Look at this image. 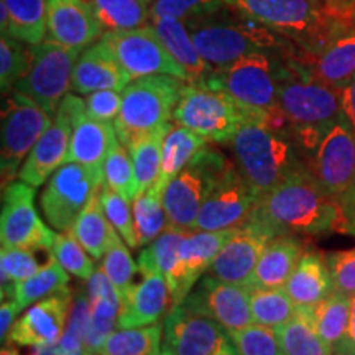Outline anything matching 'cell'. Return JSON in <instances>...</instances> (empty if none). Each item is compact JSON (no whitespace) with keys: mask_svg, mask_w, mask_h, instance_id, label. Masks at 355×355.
Returning a JSON list of instances; mask_svg holds the SVG:
<instances>
[{"mask_svg":"<svg viewBox=\"0 0 355 355\" xmlns=\"http://www.w3.org/2000/svg\"><path fill=\"white\" fill-rule=\"evenodd\" d=\"M243 227L268 239L345 234V219L339 199L329 196L306 170L261 194Z\"/></svg>","mask_w":355,"mask_h":355,"instance_id":"cell-1","label":"cell"},{"mask_svg":"<svg viewBox=\"0 0 355 355\" xmlns=\"http://www.w3.org/2000/svg\"><path fill=\"white\" fill-rule=\"evenodd\" d=\"M201 56L214 71L259 51H285L282 35L225 3L220 10L184 21Z\"/></svg>","mask_w":355,"mask_h":355,"instance_id":"cell-2","label":"cell"},{"mask_svg":"<svg viewBox=\"0 0 355 355\" xmlns=\"http://www.w3.org/2000/svg\"><path fill=\"white\" fill-rule=\"evenodd\" d=\"M230 145L239 171L260 196L308 170L291 135V127L277 130L260 122L245 121Z\"/></svg>","mask_w":355,"mask_h":355,"instance_id":"cell-3","label":"cell"},{"mask_svg":"<svg viewBox=\"0 0 355 355\" xmlns=\"http://www.w3.org/2000/svg\"><path fill=\"white\" fill-rule=\"evenodd\" d=\"M272 32L291 40L303 51H316L352 28L322 0H224Z\"/></svg>","mask_w":355,"mask_h":355,"instance_id":"cell-4","label":"cell"},{"mask_svg":"<svg viewBox=\"0 0 355 355\" xmlns=\"http://www.w3.org/2000/svg\"><path fill=\"white\" fill-rule=\"evenodd\" d=\"M186 83L176 76L155 74L133 79L123 89L122 107L114 127L125 148L173 121V112Z\"/></svg>","mask_w":355,"mask_h":355,"instance_id":"cell-5","label":"cell"},{"mask_svg":"<svg viewBox=\"0 0 355 355\" xmlns=\"http://www.w3.org/2000/svg\"><path fill=\"white\" fill-rule=\"evenodd\" d=\"M288 50L252 53L227 68L212 71L206 83L224 89L243 109H278V84Z\"/></svg>","mask_w":355,"mask_h":355,"instance_id":"cell-6","label":"cell"},{"mask_svg":"<svg viewBox=\"0 0 355 355\" xmlns=\"http://www.w3.org/2000/svg\"><path fill=\"white\" fill-rule=\"evenodd\" d=\"M243 121L242 107L224 89L188 83L181 92L173 122L214 144H230Z\"/></svg>","mask_w":355,"mask_h":355,"instance_id":"cell-7","label":"cell"},{"mask_svg":"<svg viewBox=\"0 0 355 355\" xmlns=\"http://www.w3.org/2000/svg\"><path fill=\"white\" fill-rule=\"evenodd\" d=\"M278 105L291 127L331 125L343 117V89L309 78L286 56L278 84Z\"/></svg>","mask_w":355,"mask_h":355,"instance_id":"cell-8","label":"cell"},{"mask_svg":"<svg viewBox=\"0 0 355 355\" xmlns=\"http://www.w3.org/2000/svg\"><path fill=\"white\" fill-rule=\"evenodd\" d=\"M227 165L229 159L209 145L191 159L180 175L173 178L163 193L168 224L194 230L202 204Z\"/></svg>","mask_w":355,"mask_h":355,"instance_id":"cell-9","label":"cell"},{"mask_svg":"<svg viewBox=\"0 0 355 355\" xmlns=\"http://www.w3.org/2000/svg\"><path fill=\"white\" fill-rule=\"evenodd\" d=\"M51 114L19 91L3 94L0 173L2 188L19 176L20 168L37 141L51 125Z\"/></svg>","mask_w":355,"mask_h":355,"instance_id":"cell-10","label":"cell"},{"mask_svg":"<svg viewBox=\"0 0 355 355\" xmlns=\"http://www.w3.org/2000/svg\"><path fill=\"white\" fill-rule=\"evenodd\" d=\"M32 51L33 58L28 73L13 89L28 96L53 115L73 86L74 66L81 51L71 50L51 40L33 44Z\"/></svg>","mask_w":355,"mask_h":355,"instance_id":"cell-11","label":"cell"},{"mask_svg":"<svg viewBox=\"0 0 355 355\" xmlns=\"http://www.w3.org/2000/svg\"><path fill=\"white\" fill-rule=\"evenodd\" d=\"M104 184V170L79 163H64L53 173L40 198L48 224L58 232H68L87 206L94 191Z\"/></svg>","mask_w":355,"mask_h":355,"instance_id":"cell-12","label":"cell"},{"mask_svg":"<svg viewBox=\"0 0 355 355\" xmlns=\"http://www.w3.org/2000/svg\"><path fill=\"white\" fill-rule=\"evenodd\" d=\"M56 232L42 220L35 209V186L12 181L2 188L0 242L7 248L50 250Z\"/></svg>","mask_w":355,"mask_h":355,"instance_id":"cell-13","label":"cell"},{"mask_svg":"<svg viewBox=\"0 0 355 355\" xmlns=\"http://www.w3.org/2000/svg\"><path fill=\"white\" fill-rule=\"evenodd\" d=\"M163 349L173 355H237L232 336L214 319L171 306L163 321ZM241 355V354H239Z\"/></svg>","mask_w":355,"mask_h":355,"instance_id":"cell-14","label":"cell"},{"mask_svg":"<svg viewBox=\"0 0 355 355\" xmlns=\"http://www.w3.org/2000/svg\"><path fill=\"white\" fill-rule=\"evenodd\" d=\"M102 40L109 44L132 81L155 74H168L188 81L186 71L170 55L152 25L122 32H105Z\"/></svg>","mask_w":355,"mask_h":355,"instance_id":"cell-15","label":"cell"},{"mask_svg":"<svg viewBox=\"0 0 355 355\" xmlns=\"http://www.w3.org/2000/svg\"><path fill=\"white\" fill-rule=\"evenodd\" d=\"M260 194L239 171L235 162H229L214 189L202 204L194 230L241 229L250 219Z\"/></svg>","mask_w":355,"mask_h":355,"instance_id":"cell-16","label":"cell"},{"mask_svg":"<svg viewBox=\"0 0 355 355\" xmlns=\"http://www.w3.org/2000/svg\"><path fill=\"white\" fill-rule=\"evenodd\" d=\"M183 306L214 319L229 332L245 329L255 322L250 308V288L225 283L211 273L199 278Z\"/></svg>","mask_w":355,"mask_h":355,"instance_id":"cell-17","label":"cell"},{"mask_svg":"<svg viewBox=\"0 0 355 355\" xmlns=\"http://www.w3.org/2000/svg\"><path fill=\"white\" fill-rule=\"evenodd\" d=\"M306 168L329 196L339 198L349 189L355 171V133L344 115L326 132Z\"/></svg>","mask_w":355,"mask_h":355,"instance_id":"cell-18","label":"cell"},{"mask_svg":"<svg viewBox=\"0 0 355 355\" xmlns=\"http://www.w3.org/2000/svg\"><path fill=\"white\" fill-rule=\"evenodd\" d=\"M309 78L336 89H344L355 78V28H347L316 51L300 48L286 53Z\"/></svg>","mask_w":355,"mask_h":355,"instance_id":"cell-19","label":"cell"},{"mask_svg":"<svg viewBox=\"0 0 355 355\" xmlns=\"http://www.w3.org/2000/svg\"><path fill=\"white\" fill-rule=\"evenodd\" d=\"M73 291H63L35 303L13 324L8 343L24 347H46L61 339L68 326Z\"/></svg>","mask_w":355,"mask_h":355,"instance_id":"cell-20","label":"cell"},{"mask_svg":"<svg viewBox=\"0 0 355 355\" xmlns=\"http://www.w3.org/2000/svg\"><path fill=\"white\" fill-rule=\"evenodd\" d=\"M237 229L227 230H191L180 247V265L175 283L170 288L171 306H181L204 272L209 270L225 242Z\"/></svg>","mask_w":355,"mask_h":355,"instance_id":"cell-21","label":"cell"},{"mask_svg":"<svg viewBox=\"0 0 355 355\" xmlns=\"http://www.w3.org/2000/svg\"><path fill=\"white\" fill-rule=\"evenodd\" d=\"M48 40L83 51L102 38L104 28L87 0H46Z\"/></svg>","mask_w":355,"mask_h":355,"instance_id":"cell-22","label":"cell"},{"mask_svg":"<svg viewBox=\"0 0 355 355\" xmlns=\"http://www.w3.org/2000/svg\"><path fill=\"white\" fill-rule=\"evenodd\" d=\"M270 241L272 239L248 227L237 229L212 260L207 272L225 283L250 286L257 263Z\"/></svg>","mask_w":355,"mask_h":355,"instance_id":"cell-23","label":"cell"},{"mask_svg":"<svg viewBox=\"0 0 355 355\" xmlns=\"http://www.w3.org/2000/svg\"><path fill=\"white\" fill-rule=\"evenodd\" d=\"M132 78L122 68L114 51L104 40L92 43L86 50L81 51L73 73V89L76 94L87 96L91 92L114 89L123 91Z\"/></svg>","mask_w":355,"mask_h":355,"instance_id":"cell-24","label":"cell"},{"mask_svg":"<svg viewBox=\"0 0 355 355\" xmlns=\"http://www.w3.org/2000/svg\"><path fill=\"white\" fill-rule=\"evenodd\" d=\"M171 291L163 273L144 275L139 285H133L128 295L122 300L119 314V329L141 327L159 322L170 309Z\"/></svg>","mask_w":355,"mask_h":355,"instance_id":"cell-25","label":"cell"},{"mask_svg":"<svg viewBox=\"0 0 355 355\" xmlns=\"http://www.w3.org/2000/svg\"><path fill=\"white\" fill-rule=\"evenodd\" d=\"M73 128L74 123L68 117L56 114L51 125L43 133L21 165L19 173L21 181L38 188L44 181L50 180L58 168L64 165Z\"/></svg>","mask_w":355,"mask_h":355,"instance_id":"cell-26","label":"cell"},{"mask_svg":"<svg viewBox=\"0 0 355 355\" xmlns=\"http://www.w3.org/2000/svg\"><path fill=\"white\" fill-rule=\"evenodd\" d=\"M89 322L86 334V349L91 354H99L102 344L112 334L121 314V296L102 268L96 270L87 279Z\"/></svg>","mask_w":355,"mask_h":355,"instance_id":"cell-27","label":"cell"},{"mask_svg":"<svg viewBox=\"0 0 355 355\" xmlns=\"http://www.w3.org/2000/svg\"><path fill=\"white\" fill-rule=\"evenodd\" d=\"M117 141L119 137L112 123L94 121L86 114L74 123L64 163L74 162L94 170H104L105 158Z\"/></svg>","mask_w":355,"mask_h":355,"instance_id":"cell-28","label":"cell"},{"mask_svg":"<svg viewBox=\"0 0 355 355\" xmlns=\"http://www.w3.org/2000/svg\"><path fill=\"white\" fill-rule=\"evenodd\" d=\"M285 291L298 309L313 308L331 296L334 286L326 259L318 252L306 250L288 278Z\"/></svg>","mask_w":355,"mask_h":355,"instance_id":"cell-29","label":"cell"},{"mask_svg":"<svg viewBox=\"0 0 355 355\" xmlns=\"http://www.w3.org/2000/svg\"><path fill=\"white\" fill-rule=\"evenodd\" d=\"M152 26L170 55L186 71L188 83H206L209 79L214 69L201 56L183 20L158 17L152 19Z\"/></svg>","mask_w":355,"mask_h":355,"instance_id":"cell-30","label":"cell"},{"mask_svg":"<svg viewBox=\"0 0 355 355\" xmlns=\"http://www.w3.org/2000/svg\"><path fill=\"white\" fill-rule=\"evenodd\" d=\"M304 252V243L296 235H279L272 239L257 263L254 279L248 288H285Z\"/></svg>","mask_w":355,"mask_h":355,"instance_id":"cell-31","label":"cell"},{"mask_svg":"<svg viewBox=\"0 0 355 355\" xmlns=\"http://www.w3.org/2000/svg\"><path fill=\"white\" fill-rule=\"evenodd\" d=\"M102 186L94 191L87 206L84 207L76 224L71 229L87 254L96 260H102L109 248L119 241V232L105 216L101 201Z\"/></svg>","mask_w":355,"mask_h":355,"instance_id":"cell-32","label":"cell"},{"mask_svg":"<svg viewBox=\"0 0 355 355\" xmlns=\"http://www.w3.org/2000/svg\"><path fill=\"white\" fill-rule=\"evenodd\" d=\"M206 146L207 140L199 133L178 123H170L162 144V170L157 184L166 189L173 178L180 175V171Z\"/></svg>","mask_w":355,"mask_h":355,"instance_id":"cell-33","label":"cell"},{"mask_svg":"<svg viewBox=\"0 0 355 355\" xmlns=\"http://www.w3.org/2000/svg\"><path fill=\"white\" fill-rule=\"evenodd\" d=\"M191 230L168 225L163 234H159L152 243L140 252L139 268L141 275L148 273H163L165 275L170 288L175 283L178 275V265H180V247L184 237Z\"/></svg>","mask_w":355,"mask_h":355,"instance_id":"cell-34","label":"cell"},{"mask_svg":"<svg viewBox=\"0 0 355 355\" xmlns=\"http://www.w3.org/2000/svg\"><path fill=\"white\" fill-rule=\"evenodd\" d=\"M313 322L318 334L334 350L347 336L350 322V298L339 293H332L326 300L309 309H298Z\"/></svg>","mask_w":355,"mask_h":355,"instance_id":"cell-35","label":"cell"},{"mask_svg":"<svg viewBox=\"0 0 355 355\" xmlns=\"http://www.w3.org/2000/svg\"><path fill=\"white\" fill-rule=\"evenodd\" d=\"M69 275L61 266L55 257L50 255L48 263H44L33 277H30L25 282L17 285L13 298L19 304L20 311H24L28 306H32L38 301H42L48 296L58 295L69 290Z\"/></svg>","mask_w":355,"mask_h":355,"instance_id":"cell-36","label":"cell"},{"mask_svg":"<svg viewBox=\"0 0 355 355\" xmlns=\"http://www.w3.org/2000/svg\"><path fill=\"white\" fill-rule=\"evenodd\" d=\"M105 32L145 26L150 20L148 0H87Z\"/></svg>","mask_w":355,"mask_h":355,"instance_id":"cell-37","label":"cell"},{"mask_svg":"<svg viewBox=\"0 0 355 355\" xmlns=\"http://www.w3.org/2000/svg\"><path fill=\"white\" fill-rule=\"evenodd\" d=\"M6 3L10 28L7 37L30 46L44 42L46 35V0H2Z\"/></svg>","mask_w":355,"mask_h":355,"instance_id":"cell-38","label":"cell"},{"mask_svg":"<svg viewBox=\"0 0 355 355\" xmlns=\"http://www.w3.org/2000/svg\"><path fill=\"white\" fill-rule=\"evenodd\" d=\"M163 324L117 329L110 334L97 355H162Z\"/></svg>","mask_w":355,"mask_h":355,"instance_id":"cell-39","label":"cell"},{"mask_svg":"<svg viewBox=\"0 0 355 355\" xmlns=\"http://www.w3.org/2000/svg\"><path fill=\"white\" fill-rule=\"evenodd\" d=\"M163 193L165 189L155 183L146 193L133 199V220H135L139 247L152 243L170 225L165 206H163Z\"/></svg>","mask_w":355,"mask_h":355,"instance_id":"cell-40","label":"cell"},{"mask_svg":"<svg viewBox=\"0 0 355 355\" xmlns=\"http://www.w3.org/2000/svg\"><path fill=\"white\" fill-rule=\"evenodd\" d=\"M285 355H334V350L318 334L313 322L298 313L290 322L275 327Z\"/></svg>","mask_w":355,"mask_h":355,"instance_id":"cell-41","label":"cell"},{"mask_svg":"<svg viewBox=\"0 0 355 355\" xmlns=\"http://www.w3.org/2000/svg\"><path fill=\"white\" fill-rule=\"evenodd\" d=\"M250 308L254 321L268 327H279L298 314L285 288H250Z\"/></svg>","mask_w":355,"mask_h":355,"instance_id":"cell-42","label":"cell"},{"mask_svg":"<svg viewBox=\"0 0 355 355\" xmlns=\"http://www.w3.org/2000/svg\"><path fill=\"white\" fill-rule=\"evenodd\" d=\"M170 123L166 127L144 137V139L137 140L135 144L127 148L132 157L133 168H135L137 184H139V194L137 196L146 193V191L157 183L159 170H162V144Z\"/></svg>","mask_w":355,"mask_h":355,"instance_id":"cell-43","label":"cell"},{"mask_svg":"<svg viewBox=\"0 0 355 355\" xmlns=\"http://www.w3.org/2000/svg\"><path fill=\"white\" fill-rule=\"evenodd\" d=\"M42 268L32 248H7L2 247L0 254V285L2 301L12 300L19 283L33 277Z\"/></svg>","mask_w":355,"mask_h":355,"instance_id":"cell-44","label":"cell"},{"mask_svg":"<svg viewBox=\"0 0 355 355\" xmlns=\"http://www.w3.org/2000/svg\"><path fill=\"white\" fill-rule=\"evenodd\" d=\"M104 183L121 194L122 198L133 202L139 194V184H137L135 168L128 150L121 144V140L114 145L107 158L104 162Z\"/></svg>","mask_w":355,"mask_h":355,"instance_id":"cell-45","label":"cell"},{"mask_svg":"<svg viewBox=\"0 0 355 355\" xmlns=\"http://www.w3.org/2000/svg\"><path fill=\"white\" fill-rule=\"evenodd\" d=\"M24 42L12 37L0 40V87L2 94L13 91L15 84L28 73L33 51L26 50Z\"/></svg>","mask_w":355,"mask_h":355,"instance_id":"cell-46","label":"cell"},{"mask_svg":"<svg viewBox=\"0 0 355 355\" xmlns=\"http://www.w3.org/2000/svg\"><path fill=\"white\" fill-rule=\"evenodd\" d=\"M86 248L81 245L73 230L56 234L55 243H53L51 255L60 261L61 266L73 277L79 279H87L96 272L94 263L86 254Z\"/></svg>","mask_w":355,"mask_h":355,"instance_id":"cell-47","label":"cell"},{"mask_svg":"<svg viewBox=\"0 0 355 355\" xmlns=\"http://www.w3.org/2000/svg\"><path fill=\"white\" fill-rule=\"evenodd\" d=\"M101 268L104 270L107 275L112 285L117 288L119 296L122 300L128 295V291L133 286V277L137 272H140L139 263H135L130 255V250L125 247V243L122 242V239H119L112 247L109 248L107 254L102 259Z\"/></svg>","mask_w":355,"mask_h":355,"instance_id":"cell-48","label":"cell"},{"mask_svg":"<svg viewBox=\"0 0 355 355\" xmlns=\"http://www.w3.org/2000/svg\"><path fill=\"white\" fill-rule=\"evenodd\" d=\"M102 207H104L105 216L114 225L122 241L130 248H139V241H137L135 232V220H133V207H130V201L122 198L121 194L110 189L107 184H102L101 194Z\"/></svg>","mask_w":355,"mask_h":355,"instance_id":"cell-49","label":"cell"},{"mask_svg":"<svg viewBox=\"0 0 355 355\" xmlns=\"http://www.w3.org/2000/svg\"><path fill=\"white\" fill-rule=\"evenodd\" d=\"M241 355H285L275 327L254 322L245 329L230 332Z\"/></svg>","mask_w":355,"mask_h":355,"instance_id":"cell-50","label":"cell"},{"mask_svg":"<svg viewBox=\"0 0 355 355\" xmlns=\"http://www.w3.org/2000/svg\"><path fill=\"white\" fill-rule=\"evenodd\" d=\"M224 0H152L150 2V20L158 17H173L178 20H189L194 17L220 10Z\"/></svg>","mask_w":355,"mask_h":355,"instance_id":"cell-51","label":"cell"},{"mask_svg":"<svg viewBox=\"0 0 355 355\" xmlns=\"http://www.w3.org/2000/svg\"><path fill=\"white\" fill-rule=\"evenodd\" d=\"M334 293L352 298L355 295V247L332 252L326 257Z\"/></svg>","mask_w":355,"mask_h":355,"instance_id":"cell-52","label":"cell"},{"mask_svg":"<svg viewBox=\"0 0 355 355\" xmlns=\"http://www.w3.org/2000/svg\"><path fill=\"white\" fill-rule=\"evenodd\" d=\"M86 114L94 121L115 122L122 107V92L114 89L96 91L86 96Z\"/></svg>","mask_w":355,"mask_h":355,"instance_id":"cell-53","label":"cell"},{"mask_svg":"<svg viewBox=\"0 0 355 355\" xmlns=\"http://www.w3.org/2000/svg\"><path fill=\"white\" fill-rule=\"evenodd\" d=\"M20 313L19 304L15 303V300H3L2 306H0V340L2 344H6V339L10 336V331L15 324L17 314Z\"/></svg>","mask_w":355,"mask_h":355,"instance_id":"cell-54","label":"cell"},{"mask_svg":"<svg viewBox=\"0 0 355 355\" xmlns=\"http://www.w3.org/2000/svg\"><path fill=\"white\" fill-rule=\"evenodd\" d=\"M334 355H355V295L350 298V322L347 336L334 347Z\"/></svg>","mask_w":355,"mask_h":355,"instance_id":"cell-55","label":"cell"},{"mask_svg":"<svg viewBox=\"0 0 355 355\" xmlns=\"http://www.w3.org/2000/svg\"><path fill=\"white\" fill-rule=\"evenodd\" d=\"M343 115L355 133V78L343 89Z\"/></svg>","mask_w":355,"mask_h":355,"instance_id":"cell-56","label":"cell"},{"mask_svg":"<svg viewBox=\"0 0 355 355\" xmlns=\"http://www.w3.org/2000/svg\"><path fill=\"white\" fill-rule=\"evenodd\" d=\"M337 199H339L344 211L345 234L355 235V194H343Z\"/></svg>","mask_w":355,"mask_h":355,"instance_id":"cell-57","label":"cell"},{"mask_svg":"<svg viewBox=\"0 0 355 355\" xmlns=\"http://www.w3.org/2000/svg\"><path fill=\"white\" fill-rule=\"evenodd\" d=\"M340 19L355 25V0H322Z\"/></svg>","mask_w":355,"mask_h":355,"instance_id":"cell-58","label":"cell"},{"mask_svg":"<svg viewBox=\"0 0 355 355\" xmlns=\"http://www.w3.org/2000/svg\"><path fill=\"white\" fill-rule=\"evenodd\" d=\"M0 355H20V352L15 347H12V345L3 344L2 352H0Z\"/></svg>","mask_w":355,"mask_h":355,"instance_id":"cell-59","label":"cell"},{"mask_svg":"<svg viewBox=\"0 0 355 355\" xmlns=\"http://www.w3.org/2000/svg\"><path fill=\"white\" fill-rule=\"evenodd\" d=\"M344 194H355V171H354V178H352V183H350L349 189L345 191Z\"/></svg>","mask_w":355,"mask_h":355,"instance_id":"cell-60","label":"cell"},{"mask_svg":"<svg viewBox=\"0 0 355 355\" xmlns=\"http://www.w3.org/2000/svg\"><path fill=\"white\" fill-rule=\"evenodd\" d=\"M162 355H173V354H171V352H168L166 349H163V350H162Z\"/></svg>","mask_w":355,"mask_h":355,"instance_id":"cell-61","label":"cell"},{"mask_svg":"<svg viewBox=\"0 0 355 355\" xmlns=\"http://www.w3.org/2000/svg\"><path fill=\"white\" fill-rule=\"evenodd\" d=\"M87 355H97V354H91V352H89V354H87Z\"/></svg>","mask_w":355,"mask_h":355,"instance_id":"cell-62","label":"cell"},{"mask_svg":"<svg viewBox=\"0 0 355 355\" xmlns=\"http://www.w3.org/2000/svg\"><path fill=\"white\" fill-rule=\"evenodd\" d=\"M148 2H152V0H148Z\"/></svg>","mask_w":355,"mask_h":355,"instance_id":"cell-63","label":"cell"},{"mask_svg":"<svg viewBox=\"0 0 355 355\" xmlns=\"http://www.w3.org/2000/svg\"><path fill=\"white\" fill-rule=\"evenodd\" d=\"M237 355H239V354H237Z\"/></svg>","mask_w":355,"mask_h":355,"instance_id":"cell-64","label":"cell"}]
</instances>
